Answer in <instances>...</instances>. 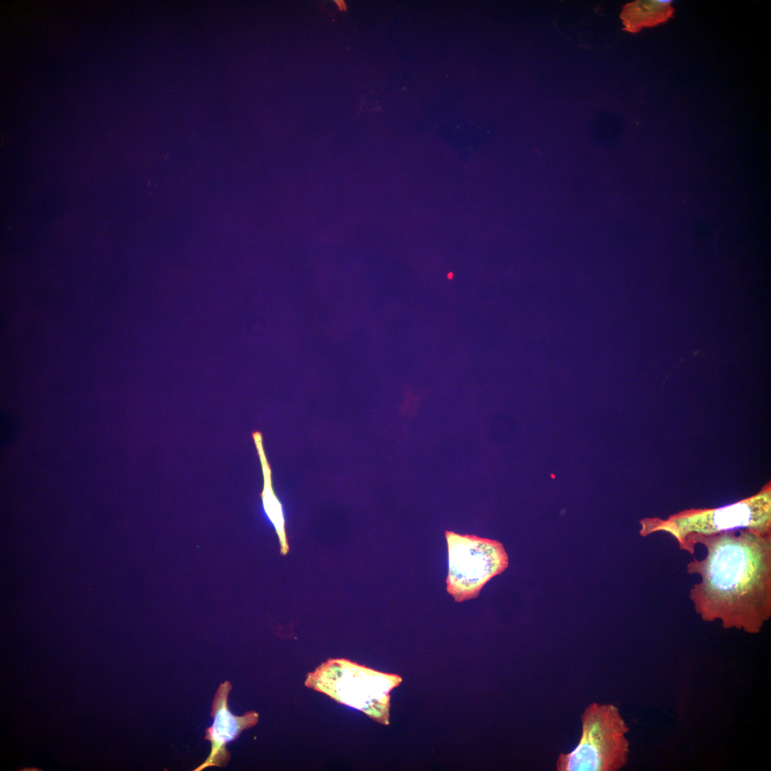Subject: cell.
<instances>
[{
  "label": "cell",
  "instance_id": "1",
  "mask_svg": "<svg viewBox=\"0 0 771 771\" xmlns=\"http://www.w3.org/2000/svg\"><path fill=\"white\" fill-rule=\"evenodd\" d=\"M700 543L706 556L687 565L700 576L690 591L695 612L707 622L757 634L771 615V533L739 530L691 535L683 550L693 555Z\"/></svg>",
  "mask_w": 771,
  "mask_h": 771
},
{
  "label": "cell",
  "instance_id": "2",
  "mask_svg": "<svg viewBox=\"0 0 771 771\" xmlns=\"http://www.w3.org/2000/svg\"><path fill=\"white\" fill-rule=\"evenodd\" d=\"M640 523L641 536L666 533L677 540L682 550L691 535H710L739 530L771 533V489L767 486L752 496L725 506L685 510L665 520L644 518Z\"/></svg>",
  "mask_w": 771,
  "mask_h": 771
},
{
  "label": "cell",
  "instance_id": "3",
  "mask_svg": "<svg viewBox=\"0 0 771 771\" xmlns=\"http://www.w3.org/2000/svg\"><path fill=\"white\" fill-rule=\"evenodd\" d=\"M400 682L398 675L376 671L349 660L328 659L308 673L305 685L387 725L389 692Z\"/></svg>",
  "mask_w": 771,
  "mask_h": 771
},
{
  "label": "cell",
  "instance_id": "4",
  "mask_svg": "<svg viewBox=\"0 0 771 771\" xmlns=\"http://www.w3.org/2000/svg\"><path fill=\"white\" fill-rule=\"evenodd\" d=\"M579 743L570 752L560 754L558 771H616L628 761L629 731L618 707L593 702L581 716Z\"/></svg>",
  "mask_w": 771,
  "mask_h": 771
},
{
  "label": "cell",
  "instance_id": "5",
  "mask_svg": "<svg viewBox=\"0 0 771 771\" xmlns=\"http://www.w3.org/2000/svg\"><path fill=\"white\" fill-rule=\"evenodd\" d=\"M448 571L446 590L456 602L476 598L483 587L508 565L500 542L473 535L445 533Z\"/></svg>",
  "mask_w": 771,
  "mask_h": 771
},
{
  "label": "cell",
  "instance_id": "6",
  "mask_svg": "<svg viewBox=\"0 0 771 771\" xmlns=\"http://www.w3.org/2000/svg\"><path fill=\"white\" fill-rule=\"evenodd\" d=\"M231 689V684L226 680L219 685L214 695L211 712L213 722L211 727L206 729L204 737L211 742V752L193 771H201L209 767H226L231 758L226 748L227 744L237 739L242 731L254 726L258 721L259 715L255 711H248L241 716L231 713L228 705V697Z\"/></svg>",
  "mask_w": 771,
  "mask_h": 771
},
{
  "label": "cell",
  "instance_id": "7",
  "mask_svg": "<svg viewBox=\"0 0 771 771\" xmlns=\"http://www.w3.org/2000/svg\"><path fill=\"white\" fill-rule=\"evenodd\" d=\"M252 438L256 445L263 472V486L261 493L263 509L266 517L275 528L280 544L281 554L286 555L289 550V545L286 533V520L283 505L273 489L271 470L264 452L262 435L261 433L255 431L252 433Z\"/></svg>",
  "mask_w": 771,
  "mask_h": 771
},
{
  "label": "cell",
  "instance_id": "8",
  "mask_svg": "<svg viewBox=\"0 0 771 771\" xmlns=\"http://www.w3.org/2000/svg\"><path fill=\"white\" fill-rule=\"evenodd\" d=\"M670 0L635 1L626 4L620 18L625 29L636 32L645 26L665 21L673 12Z\"/></svg>",
  "mask_w": 771,
  "mask_h": 771
},
{
  "label": "cell",
  "instance_id": "9",
  "mask_svg": "<svg viewBox=\"0 0 771 771\" xmlns=\"http://www.w3.org/2000/svg\"><path fill=\"white\" fill-rule=\"evenodd\" d=\"M16 418L9 412L2 410L0 416V439L2 448L9 445L17 434Z\"/></svg>",
  "mask_w": 771,
  "mask_h": 771
},
{
  "label": "cell",
  "instance_id": "10",
  "mask_svg": "<svg viewBox=\"0 0 771 771\" xmlns=\"http://www.w3.org/2000/svg\"><path fill=\"white\" fill-rule=\"evenodd\" d=\"M335 2L338 5V9L341 11H346V4H345V2L343 1H335Z\"/></svg>",
  "mask_w": 771,
  "mask_h": 771
}]
</instances>
